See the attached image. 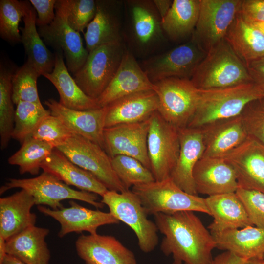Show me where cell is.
<instances>
[{
	"mask_svg": "<svg viewBox=\"0 0 264 264\" xmlns=\"http://www.w3.org/2000/svg\"><path fill=\"white\" fill-rule=\"evenodd\" d=\"M154 217L164 236L161 250L166 256H172L173 264H210L216 242L194 212L158 213Z\"/></svg>",
	"mask_w": 264,
	"mask_h": 264,
	"instance_id": "1",
	"label": "cell"
},
{
	"mask_svg": "<svg viewBox=\"0 0 264 264\" xmlns=\"http://www.w3.org/2000/svg\"><path fill=\"white\" fill-rule=\"evenodd\" d=\"M263 97L264 92L253 82L223 88L198 89L196 110L188 127L200 128L239 116L248 103Z\"/></svg>",
	"mask_w": 264,
	"mask_h": 264,
	"instance_id": "2",
	"label": "cell"
},
{
	"mask_svg": "<svg viewBox=\"0 0 264 264\" xmlns=\"http://www.w3.org/2000/svg\"><path fill=\"white\" fill-rule=\"evenodd\" d=\"M190 80L199 90L223 88L253 82L246 66L224 39L206 53Z\"/></svg>",
	"mask_w": 264,
	"mask_h": 264,
	"instance_id": "3",
	"label": "cell"
},
{
	"mask_svg": "<svg viewBox=\"0 0 264 264\" xmlns=\"http://www.w3.org/2000/svg\"><path fill=\"white\" fill-rule=\"evenodd\" d=\"M102 198L101 201L108 206L109 212L133 231L140 249L146 253L154 250L158 244V228L148 218L136 194L132 190H108Z\"/></svg>",
	"mask_w": 264,
	"mask_h": 264,
	"instance_id": "4",
	"label": "cell"
},
{
	"mask_svg": "<svg viewBox=\"0 0 264 264\" xmlns=\"http://www.w3.org/2000/svg\"><path fill=\"white\" fill-rule=\"evenodd\" d=\"M132 190L138 197L148 215L183 211L198 212L210 215L205 198L186 192L170 177L162 181L135 185L132 188Z\"/></svg>",
	"mask_w": 264,
	"mask_h": 264,
	"instance_id": "5",
	"label": "cell"
},
{
	"mask_svg": "<svg viewBox=\"0 0 264 264\" xmlns=\"http://www.w3.org/2000/svg\"><path fill=\"white\" fill-rule=\"evenodd\" d=\"M16 188L27 191L33 197L35 205H47L53 210L63 208L61 202L66 199L82 201L97 208H103L105 205L98 201V195L73 189L54 176L44 171L33 178H9L1 187L0 194Z\"/></svg>",
	"mask_w": 264,
	"mask_h": 264,
	"instance_id": "6",
	"label": "cell"
},
{
	"mask_svg": "<svg viewBox=\"0 0 264 264\" xmlns=\"http://www.w3.org/2000/svg\"><path fill=\"white\" fill-rule=\"evenodd\" d=\"M122 41L99 46L88 53L73 79L88 96L97 100L116 73L126 51Z\"/></svg>",
	"mask_w": 264,
	"mask_h": 264,
	"instance_id": "7",
	"label": "cell"
},
{
	"mask_svg": "<svg viewBox=\"0 0 264 264\" xmlns=\"http://www.w3.org/2000/svg\"><path fill=\"white\" fill-rule=\"evenodd\" d=\"M154 84L161 116L178 129L188 127L198 99V89L190 79L171 77Z\"/></svg>",
	"mask_w": 264,
	"mask_h": 264,
	"instance_id": "8",
	"label": "cell"
},
{
	"mask_svg": "<svg viewBox=\"0 0 264 264\" xmlns=\"http://www.w3.org/2000/svg\"><path fill=\"white\" fill-rule=\"evenodd\" d=\"M56 148L74 164L92 174L108 190H127L113 170L110 157L96 143L74 133Z\"/></svg>",
	"mask_w": 264,
	"mask_h": 264,
	"instance_id": "9",
	"label": "cell"
},
{
	"mask_svg": "<svg viewBox=\"0 0 264 264\" xmlns=\"http://www.w3.org/2000/svg\"><path fill=\"white\" fill-rule=\"evenodd\" d=\"M147 149L151 171L155 181L170 178L179 153V131L157 111L149 118Z\"/></svg>",
	"mask_w": 264,
	"mask_h": 264,
	"instance_id": "10",
	"label": "cell"
},
{
	"mask_svg": "<svg viewBox=\"0 0 264 264\" xmlns=\"http://www.w3.org/2000/svg\"><path fill=\"white\" fill-rule=\"evenodd\" d=\"M242 0H200L191 40L204 52L224 39L238 13Z\"/></svg>",
	"mask_w": 264,
	"mask_h": 264,
	"instance_id": "11",
	"label": "cell"
},
{
	"mask_svg": "<svg viewBox=\"0 0 264 264\" xmlns=\"http://www.w3.org/2000/svg\"><path fill=\"white\" fill-rule=\"evenodd\" d=\"M55 10L54 21L38 27V31L45 44L63 52L67 68L74 75L85 64L88 52L83 46L80 33L68 24L61 0H57Z\"/></svg>",
	"mask_w": 264,
	"mask_h": 264,
	"instance_id": "12",
	"label": "cell"
},
{
	"mask_svg": "<svg viewBox=\"0 0 264 264\" xmlns=\"http://www.w3.org/2000/svg\"><path fill=\"white\" fill-rule=\"evenodd\" d=\"M206 54L191 40L147 60L142 68L153 83L171 77L190 79Z\"/></svg>",
	"mask_w": 264,
	"mask_h": 264,
	"instance_id": "13",
	"label": "cell"
},
{
	"mask_svg": "<svg viewBox=\"0 0 264 264\" xmlns=\"http://www.w3.org/2000/svg\"><path fill=\"white\" fill-rule=\"evenodd\" d=\"M149 128V118L105 128L104 150L110 157L118 155L133 157L151 170L147 149Z\"/></svg>",
	"mask_w": 264,
	"mask_h": 264,
	"instance_id": "14",
	"label": "cell"
},
{
	"mask_svg": "<svg viewBox=\"0 0 264 264\" xmlns=\"http://www.w3.org/2000/svg\"><path fill=\"white\" fill-rule=\"evenodd\" d=\"M233 169L238 187L264 193V145L250 138L222 156Z\"/></svg>",
	"mask_w": 264,
	"mask_h": 264,
	"instance_id": "15",
	"label": "cell"
},
{
	"mask_svg": "<svg viewBox=\"0 0 264 264\" xmlns=\"http://www.w3.org/2000/svg\"><path fill=\"white\" fill-rule=\"evenodd\" d=\"M70 207L57 210L43 205H38L39 211L56 220L60 224L58 233L60 238L75 232L86 231L89 234L97 233L98 228L103 225L119 224L120 221L110 212L91 210L84 207L71 200Z\"/></svg>",
	"mask_w": 264,
	"mask_h": 264,
	"instance_id": "16",
	"label": "cell"
},
{
	"mask_svg": "<svg viewBox=\"0 0 264 264\" xmlns=\"http://www.w3.org/2000/svg\"><path fill=\"white\" fill-rule=\"evenodd\" d=\"M75 248L86 264H137L133 252L111 235H81Z\"/></svg>",
	"mask_w": 264,
	"mask_h": 264,
	"instance_id": "17",
	"label": "cell"
},
{
	"mask_svg": "<svg viewBox=\"0 0 264 264\" xmlns=\"http://www.w3.org/2000/svg\"><path fill=\"white\" fill-rule=\"evenodd\" d=\"M154 84L133 54L126 49L116 73L97 101L102 108L125 96L139 91L154 90Z\"/></svg>",
	"mask_w": 264,
	"mask_h": 264,
	"instance_id": "18",
	"label": "cell"
},
{
	"mask_svg": "<svg viewBox=\"0 0 264 264\" xmlns=\"http://www.w3.org/2000/svg\"><path fill=\"white\" fill-rule=\"evenodd\" d=\"M179 153L170 178L186 192L197 195L193 171L198 161L203 156L205 145L199 128L185 127L179 129Z\"/></svg>",
	"mask_w": 264,
	"mask_h": 264,
	"instance_id": "19",
	"label": "cell"
},
{
	"mask_svg": "<svg viewBox=\"0 0 264 264\" xmlns=\"http://www.w3.org/2000/svg\"><path fill=\"white\" fill-rule=\"evenodd\" d=\"M193 177L197 193L208 196L234 193L238 188L233 168L221 157H202L194 168Z\"/></svg>",
	"mask_w": 264,
	"mask_h": 264,
	"instance_id": "20",
	"label": "cell"
},
{
	"mask_svg": "<svg viewBox=\"0 0 264 264\" xmlns=\"http://www.w3.org/2000/svg\"><path fill=\"white\" fill-rule=\"evenodd\" d=\"M52 115L59 117L74 133L100 146L104 149L103 132L107 107L78 110L68 109L54 99L44 102Z\"/></svg>",
	"mask_w": 264,
	"mask_h": 264,
	"instance_id": "21",
	"label": "cell"
},
{
	"mask_svg": "<svg viewBox=\"0 0 264 264\" xmlns=\"http://www.w3.org/2000/svg\"><path fill=\"white\" fill-rule=\"evenodd\" d=\"M158 98L153 90L134 93L119 99L108 106L105 128L142 122L157 111Z\"/></svg>",
	"mask_w": 264,
	"mask_h": 264,
	"instance_id": "22",
	"label": "cell"
},
{
	"mask_svg": "<svg viewBox=\"0 0 264 264\" xmlns=\"http://www.w3.org/2000/svg\"><path fill=\"white\" fill-rule=\"evenodd\" d=\"M199 128L205 145L204 157H222L248 138L240 115L216 121Z\"/></svg>",
	"mask_w": 264,
	"mask_h": 264,
	"instance_id": "23",
	"label": "cell"
},
{
	"mask_svg": "<svg viewBox=\"0 0 264 264\" xmlns=\"http://www.w3.org/2000/svg\"><path fill=\"white\" fill-rule=\"evenodd\" d=\"M35 205L33 197L21 189L0 198V236L5 240L35 225L36 215L31 212Z\"/></svg>",
	"mask_w": 264,
	"mask_h": 264,
	"instance_id": "24",
	"label": "cell"
},
{
	"mask_svg": "<svg viewBox=\"0 0 264 264\" xmlns=\"http://www.w3.org/2000/svg\"><path fill=\"white\" fill-rule=\"evenodd\" d=\"M41 168L67 185L75 186L80 190L101 197L108 190L92 174L74 164L56 148L42 163Z\"/></svg>",
	"mask_w": 264,
	"mask_h": 264,
	"instance_id": "25",
	"label": "cell"
},
{
	"mask_svg": "<svg viewBox=\"0 0 264 264\" xmlns=\"http://www.w3.org/2000/svg\"><path fill=\"white\" fill-rule=\"evenodd\" d=\"M205 200L214 218L208 226L211 233L253 226L235 192L208 196Z\"/></svg>",
	"mask_w": 264,
	"mask_h": 264,
	"instance_id": "26",
	"label": "cell"
},
{
	"mask_svg": "<svg viewBox=\"0 0 264 264\" xmlns=\"http://www.w3.org/2000/svg\"><path fill=\"white\" fill-rule=\"evenodd\" d=\"M55 65L52 71L43 76L56 88L59 95V102L64 107L78 110L101 108L96 99L86 95L76 84L65 64L61 51H56Z\"/></svg>",
	"mask_w": 264,
	"mask_h": 264,
	"instance_id": "27",
	"label": "cell"
},
{
	"mask_svg": "<svg viewBox=\"0 0 264 264\" xmlns=\"http://www.w3.org/2000/svg\"><path fill=\"white\" fill-rule=\"evenodd\" d=\"M50 230L33 225L6 240L7 254L26 264H49L50 252L45 241Z\"/></svg>",
	"mask_w": 264,
	"mask_h": 264,
	"instance_id": "28",
	"label": "cell"
},
{
	"mask_svg": "<svg viewBox=\"0 0 264 264\" xmlns=\"http://www.w3.org/2000/svg\"><path fill=\"white\" fill-rule=\"evenodd\" d=\"M25 14L23 27L21 31V42L22 44L27 61L40 72L41 75L50 73L53 70L55 56L46 46L41 39L36 25L37 13L29 0H24Z\"/></svg>",
	"mask_w": 264,
	"mask_h": 264,
	"instance_id": "29",
	"label": "cell"
},
{
	"mask_svg": "<svg viewBox=\"0 0 264 264\" xmlns=\"http://www.w3.org/2000/svg\"><path fill=\"white\" fill-rule=\"evenodd\" d=\"M211 234L219 249L246 259L264 258V228L251 226Z\"/></svg>",
	"mask_w": 264,
	"mask_h": 264,
	"instance_id": "30",
	"label": "cell"
},
{
	"mask_svg": "<svg viewBox=\"0 0 264 264\" xmlns=\"http://www.w3.org/2000/svg\"><path fill=\"white\" fill-rule=\"evenodd\" d=\"M224 39L246 66L250 63L264 57V35L244 21L238 13Z\"/></svg>",
	"mask_w": 264,
	"mask_h": 264,
	"instance_id": "31",
	"label": "cell"
},
{
	"mask_svg": "<svg viewBox=\"0 0 264 264\" xmlns=\"http://www.w3.org/2000/svg\"><path fill=\"white\" fill-rule=\"evenodd\" d=\"M133 36L136 42L147 47L161 39L164 32L161 19L152 1L128 2Z\"/></svg>",
	"mask_w": 264,
	"mask_h": 264,
	"instance_id": "32",
	"label": "cell"
},
{
	"mask_svg": "<svg viewBox=\"0 0 264 264\" xmlns=\"http://www.w3.org/2000/svg\"><path fill=\"white\" fill-rule=\"evenodd\" d=\"M110 3L96 1L95 15L84 33L86 48L88 53L99 46L122 41L119 22Z\"/></svg>",
	"mask_w": 264,
	"mask_h": 264,
	"instance_id": "33",
	"label": "cell"
},
{
	"mask_svg": "<svg viewBox=\"0 0 264 264\" xmlns=\"http://www.w3.org/2000/svg\"><path fill=\"white\" fill-rule=\"evenodd\" d=\"M200 0H174L161 20L163 30L171 39L178 40L193 33L199 14Z\"/></svg>",
	"mask_w": 264,
	"mask_h": 264,
	"instance_id": "34",
	"label": "cell"
},
{
	"mask_svg": "<svg viewBox=\"0 0 264 264\" xmlns=\"http://www.w3.org/2000/svg\"><path fill=\"white\" fill-rule=\"evenodd\" d=\"M55 148L53 145L32 137L26 139L21 148L8 159L12 165L19 166L21 174L38 175L42 163Z\"/></svg>",
	"mask_w": 264,
	"mask_h": 264,
	"instance_id": "35",
	"label": "cell"
},
{
	"mask_svg": "<svg viewBox=\"0 0 264 264\" xmlns=\"http://www.w3.org/2000/svg\"><path fill=\"white\" fill-rule=\"evenodd\" d=\"M15 71L1 62L0 65V143L6 149L12 138L15 110L12 100V79Z\"/></svg>",
	"mask_w": 264,
	"mask_h": 264,
	"instance_id": "36",
	"label": "cell"
},
{
	"mask_svg": "<svg viewBox=\"0 0 264 264\" xmlns=\"http://www.w3.org/2000/svg\"><path fill=\"white\" fill-rule=\"evenodd\" d=\"M16 106L12 138L22 144L32 137L39 124L51 112L42 104L21 101Z\"/></svg>",
	"mask_w": 264,
	"mask_h": 264,
	"instance_id": "37",
	"label": "cell"
},
{
	"mask_svg": "<svg viewBox=\"0 0 264 264\" xmlns=\"http://www.w3.org/2000/svg\"><path fill=\"white\" fill-rule=\"evenodd\" d=\"M110 158L113 170L126 189L155 181L151 171L138 160L124 155Z\"/></svg>",
	"mask_w": 264,
	"mask_h": 264,
	"instance_id": "38",
	"label": "cell"
},
{
	"mask_svg": "<svg viewBox=\"0 0 264 264\" xmlns=\"http://www.w3.org/2000/svg\"><path fill=\"white\" fill-rule=\"evenodd\" d=\"M40 75L38 70L27 61L15 70L12 79L14 105L21 101L42 104L37 84V79Z\"/></svg>",
	"mask_w": 264,
	"mask_h": 264,
	"instance_id": "39",
	"label": "cell"
},
{
	"mask_svg": "<svg viewBox=\"0 0 264 264\" xmlns=\"http://www.w3.org/2000/svg\"><path fill=\"white\" fill-rule=\"evenodd\" d=\"M24 1L0 0V36L11 44L21 42L19 23L24 16Z\"/></svg>",
	"mask_w": 264,
	"mask_h": 264,
	"instance_id": "40",
	"label": "cell"
},
{
	"mask_svg": "<svg viewBox=\"0 0 264 264\" xmlns=\"http://www.w3.org/2000/svg\"><path fill=\"white\" fill-rule=\"evenodd\" d=\"M67 22L75 31L84 33L94 18L96 12V1L93 0H61Z\"/></svg>",
	"mask_w": 264,
	"mask_h": 264,
	"instance_id": "41",
	"label": "cell"
},
{
	"mask_svg": "<svg viewBox=\"0 0 264 264\" xmlns=\"http://www.w3.org/2000/svg\"><path fill=\"white\" fill-rule=\"evenodd\" d=\"M74 134L59 117L51 114L41 122L32 137L50 144L56 148Z\"/></svg>",
	"mask_w": 264,
	"mask_h": 264,
	"instance_id": "42",
	"label": "cell"
},
{
	"mask_svg": "<svg viewBox=\"0 0 264 264\" xmlns=\"http://www.w3.org/2000/svg\"><path fill=\"white\" fill-rule=\"evenodd\" d=\"M240 115L248 137L264 145V97L248 103Z\"/></svg>",
	"mask_w": 264,
	"mask_h": 264,
	"instance_id": "43",
	"label": "cell"
},
{
	"mask_svg": "<svg viewBox=\"0 0 264 264\" xmlns=\"http://www.w3.org/2000/svg\"><path fill=\"white\" fill-rule=\"evenodd\" d=\"M254 226L264 228V193L238 187L235 192Z\"/></svg>",
	"mask_w": 264,
	"mask_h": 264,
	"instance_id": "44",
	"label": "cell"
},
{
	"mask_svg": "<svg viewBox=\"0 0 264 264\" xmlns=\"http://www.w3.org/2000/svg\"><path fill=\"white\" fill-rule=\"evenodd\" d=\"M238 14L250 24L264 22V0H242Z\"/></svg>",
	"mask_w": 264,
	"mask_h": 264,
	"instance_id": "45",
	"label": "cell"
},
{
	"mask_svg": "<svg viewBox=\"0 0 264 264\" xmlns=\"http://www.w3.org/2000/svg\"><path fill=\"white\" fill-rule=\"evenodd\" d=\"M37 12L36 25L38 27L50 24L55 19L56 0H29Z\"/></svg>",
	"mask_w": 264,
	"mask_h": 264,
	"instance_id": "46",
	"label": "cell"
},
{
	"mask_svg": "<svg viewBox=\"0 0 264 264\" xmlns=\"http://www.w3.org/2000/svg\"><path fill=\"white\" fill-rule=\"evenodd\" d=\"M246 67L253 82L264 92V57L250 63Z\"/></svg>",
	"mask_w": 264,
	"mask_h": 264,
	"instance_id": "47",
	"label": "cell"
},
{
	"mask_svg": "<svg viewBox=\"0 0 264 264\" xmlns=\"http://www.w3.org/2000/svg\"><path fill=\"white\" fill-rule=\"evenodd\" d=\"M247 260L232 252L225 251L213 258L210 264H244Z\"/></svg>",
	"mask_w": 264,
	"mask_h": 264,
	"instance_id": "48",
	"label": "cell"
},
{
	"mask_svg": "<svg viewBox=\"0 0 264 264\" xmlns=\"http://www.w3.org/2000/svg\"><path fill=\"white\" fill-rule=\"evenodd\" d=\"M152 1L162 20L166 16L170 10L173 3V0H154Z\"/></svg>",
	"mask_w": 264,
	"mask_h": 264,
	"instance_id": "49",
	"label": "cell"
},
{
	"mask_svg": "<svg viewBox=\"0 0 264 264\" xmlns=\"http://www.w3.org/2000/svg\"><path fill=\"white\" fill-rule=\"evenodd\" d=\"M1 264H26L9 254H6Z\"/></svg>",
	"mask_w": 264,
	"mask_h": 264,
	"instance_id": "50",
	"label": "cell"
},
{
	"mask_svg": "<svg viewBox=\"0 0 264 264\" xmlns=\"http://www.w3.org/2000/svg\"><path fill=\"white\" fill-rule=\"evenodd\" d=\"M6 240L1 236H0V264H1L6 255L5 247Z\"/></svg>",
	"mask_w": 264,
	"mask_h": 264,
	"instance_id": "51",
	"label": "cell"
},
{
	"mask_svg": "<svg viewBox=\"0 0 264 264\" xmlns=\"http://www.w3.org/2000/svg\"><path fill=\"white\" fill-rule=\"evenodd\" d=\"M244 264H264V258H254L247 260Z\"/></svg>",
	"mask_w": 264,
	"mask_h": 264,
	"instance_id": "52",
	"label": "cell"
},
{
	"mask_svg": "<svg viewBox=\"0 0 264 264\" xmlns=\"http://www.w3.org/2000/svg\"><path fill=\"white\" fill-rule=\"evenodd\" d=\"M261 31L264 35V22L260 23L251 24Z\"/></svg>",
	"mask_w": 264,
	"mask_h": 264,
	"instance_id": "53",
	"label": "cell"
}]
</instances>
